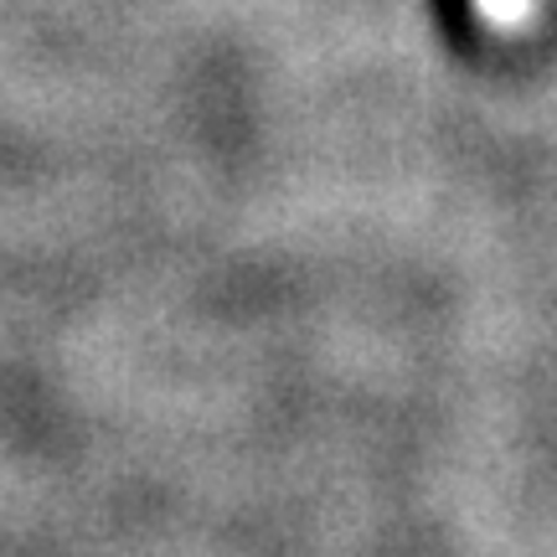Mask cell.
<instances>
[{"mask_svg": "<svg viewBox=\"0 0 557 557\" xmlns=\"http://www.w3.org/2000/svg\"><path fill=\"white\" fill-rule=\"evenodd\" d=\"M480 11V21L491 26V32H500V37H511V32H527L532 21H537L542 0H470Z\"/></svg>", "mask_w": 557, "mask_h": 557, "instance_id": "6da1fadb", "label": "cell"}]
</instances>
